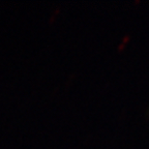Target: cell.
Masks as SVG:
<instances>
[{
	"label": "cell",
	"mask_w": 149,
	"mask_h": 149,
	"mask_svg": "<svg viewBox=\"0 0 149 149\" xmlns=\"http://www.w3.org/2000/svg\"><path fill=\"white\" fill-rule=\"evenodd\" d=\"M128 38H130V35H128V34H126L125 36H124L123 38H122V42H121V44L118 46V49H119V50H121L122 48H123V46L126 44V42L128 40Z\"/></svg>",
	"instance_id": "obj_1"
},
{
	"label": "cell",
	"mask_w": 149,
	"mask_h": 149,
	"mask_svg": "<svg viewBox=\"0 0 149 149\" xmlns=\"http://www.w3.org/2000/svg\"><path fill=\"white\" fill-rule=\"evenodd\" d=\"M59 12H60V7H56L55 12H54L53 14H52L51 18H50V22H52V21H53V19L55 18V16H56V15H57V14H58Z\"/></svg>",
	"instance_id": "obj_2"
}]
</instances>
